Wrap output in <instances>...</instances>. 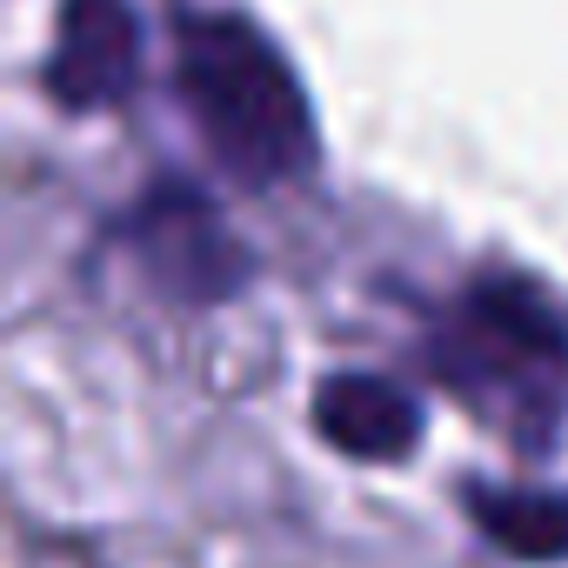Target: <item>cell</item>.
I'll list each match as a JSON object with an SVG mask.
<instances>
[{"label":"cell","instance_id":"6da1fadb","mask_svg":"<svg viewBox=\"0 0 568 568\" xmlns=\"http://www.w3.org/2000/svg\"><path fill=\"white\" fill-rule=\"evenodd\" d=\"M174 81L207 148L247 181H288L315 161V114L281 48L241 14H194L174 41Z\"/></svg>","mask_w":568,"mask_h":568},{"label":"cell","instance_id":"7a4b0ae2","mask_svg":"<svg viewBox=\"0 0 568 568\" xmlns=\"http://www.w3.org/2000/svg\"><path fill=\"white\" fill-rule=\"evenodd\" d=\"M128 241L174 302H227L247 274V254L227 234V221L187 187H154L128 221Z\"/></svg>","mask_w":568,"mask_h":568},{"label":"cell","instance_id":"3957f363","mask_svg":"<svg viewBox=\"0 0 568 568\" xmlns=\"http://www.w3.org/2000/svg\"><path fill=\"white\" fill-rule=\"evenodd\" d=\"M141 74V21L128 0H68L54 28L48 88L61 108H108Z\"/></svg>","mask_w":568,"mask_h":568},{"label":"cell","instance_id":"277c9868","mask_svg":"<svg viewBox=\"0 0 568 568\" xmlns=\"http://www.w3.org/2000/svg\"><path fill=\"white\" fill-rule=\"evenodd\" d=\"M315 428L348 462H402L422 435V408L382 375H335L315 395Z\"/></svg>","mask_w":568,"mask_h":568},{"label":"cell","instance_id":"5b68a950","mask_svg":"<svg viewBox=\"0 0 568 568\" xmlns=\"http://www.w3.org/2000/svg\"><path fill=\"white\" fill-rule=\"evenodd\" d=\"M475 521L521 561H555L568 555V501L561 495H481Z\"/></svg>","mask_w":568,"mask_h":568}]
</instances>
